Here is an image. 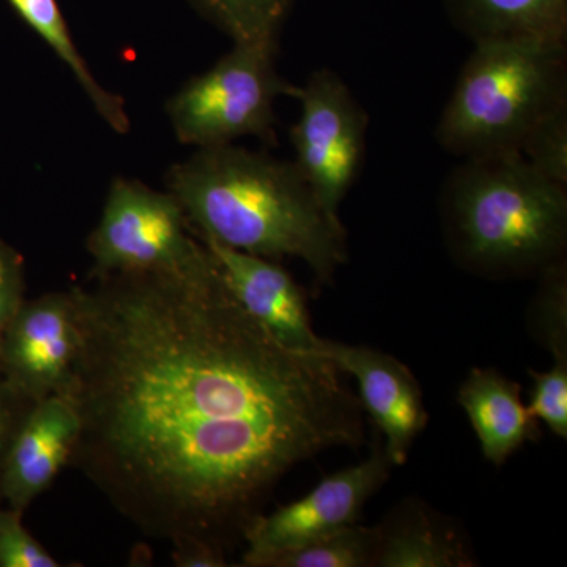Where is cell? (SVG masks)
Masks as SVG:
<instances>
[{
  "label": "cell",
  "mask_w": 567,
  "mask_h": 567,
  "mask_svg": "<svg viewBox=\"0 0 567 567\" xmlns=\"http://www.w3.org/2000/svg\"><path fill=\"white\" fill-rule=\"evenodd\" d=\"M390 457L375 436L371 456L327 476L303 498L260 514L245 532L241 566L267 567L268 561L357 524L368 499L386 483Z\"/></svg>",
  "instance_id": "8"
},
{
  "label": "cell",
  "mask_w": 567,
  "mask_h": 567,
  "mask_svg": "<svg viewBox=\"0 0 567 567\" xmlns=\"http://www.w3.org/2000/svg\"><path fill=\"white\" fill-rule=\"evenodd\" d=\"M377 527L349 525L316 543L278 555L267 567H365L374 566Z\"/></svg>",
  "instance_id": "18"
},
{
  "label": "cell",
  "mask_w": 567,
  "mask_h": 567,
  "mask_svg": "<svg viewBox=\"0 0 567 567\" xmlns=\"http://www.w3.org/2000/svg\"><path fill=\"white\" fill-rule=\"evenodd\" d=\"M24 514L0 505V567H61L22 524Z\"/></svg>",
  "instance_id": "21"
},
{
  "label": "cell",
  "mask_w": 567,
  "mask_h": 567,
  "mask_svg": "<svg viewBox=\"0 0 567 567\" xmlns=\"http://www.w3.org/2000/svg\"><path fill=\"white\" fill-rule=\"evenodd\" d=\"M457 401L484 458L495 466L505 464L525 443L540 439L539 421L522 401L520 385L495 369H473L458 388Z\"/></svg>",
  "instance_id": "13"
},
{
  "label": "cell",
  "mask_w": 567,
  "mask_h": 567,
  "mask_svg": "<svg viewBox=\"0 0 567 567\" xmlns=\"http://www.w3.org/2000/svg\"><path fill=\"white\" fill-rule=\"evenodd\" d=\"M567 104L566 40L477 41L440 115L435 137L461 158L520 152L529 132Z\"/></svg>",
  "instance_id": "4"
},
{
  "label": "cell",
  "mask_w": 567,
  "mask_h": 567,
  "mask_svg": "<svg viewBox=\"0 0 567 567\" xmlns=\"http://www.w3.org/2000/svg\"><path fill=\"white\" fill-rule=\"evenodd\" d=\"M533 380L528 410L539 423L558 439H567V372L550 368L546 372L529 371Z\"/></svg>",
  "instance_id": "22"
},
{
  "label": "cell",
  "mask_w": 567,
  "mask_h": 567,
  "mask_svg": "<svg viewBox=\"0 0 567 567\" xmlns=\"http://www.w3.org/2000/svg\"><path fill=\"white\" fill-rule=\"evenodd\" d=\"M205 21L234 44H260L278 50L284 24L298 0H188Z\"/></svg>",
  "instance_id": "17"
},
{
  "label": "cell",
  "mask_w": 567,
  "mask_h": 567,
  "mask_svg": "<svg viewBox=\"0 0 567 567\" xmlns=\"http://www.w3.org/2000/svg\"><path fill=\"white\" fill-rule=\"evenodd\" d=\"M80 346L73 287L24 300L0 338V382L29 404L66 395Z\"/></svg>",
  "instance_id": "9"
},
{
  "label": "cell",
  "mask_w": 567,
  "mask_h": 567,
  "mask_svg": "<svg viewBox=\"0 0 567 567\" xmlns=\"http://www.w3.org/2000/svg\"><path fill=\"white\" fill-rule=\"evenodd\" d=\"M173 561L177 567H224L229 565L226 551L203 543V540H185V543L175 544Z\"/></svg>",
  "instance_id": "24"
},
{
  "label": "cell",
  "mask_w": 567,
  "mask_h": 567,
  "mask_svg": "<svg viewBox=\"0 0 567 567\" xmlns=\"http://www.w3.org/2000/svg\"><path fill=\"white\" fill-rule=\"evenodd\" d=\"M24 265L20 254L0 238V338L24 297Z\"/></svg>",
  "instance_id": "23"
},
{
  "label": "cell",
  "mask_w": 567,
  "mask_h": 567,
  "mask_svg": "<svg viewBox=\"0 0 567 567\" xmlns=\"http://www.w3.org/2000/svg\"><path fill=\"white\" fill-rule=\"evenodd\" d=\"M73 286L81 346L70 464L142 535L223 551L295 466L364 443L342 372L241 308L218 262Z\"/></svg>",
  "instance_id": "1"
},
{
  "label": "cell",
  "mask_w": 567,
  "mask_h": 567,
  "mask_svg": "<svg viewBox=\"0 0 567 567\" xmlns=\"http://www.w3.org/2000/svg\"><path fill=\"white\" fill-rule=\"evenodd\" d=\"M518 153L547 181L567 186V104L537 123Z\"/></svg>",
  "instance_id": "20"
},
{
  "label": "cell",
  "mask_w": 567,
  "mask_h": 567,
  "mask_svg": "<svg viewBox=\"0 0 567 567\" xmlns=\"http://www.w3.org/2000/svg\"><path fill=\"white\" fill-rule=\"evenodd\" d=\"M276 52L234 44L210 70L186 82L166 103L178 142L205 148L259 137L275 144V104L298 92L276 69Z\"/></svg>",
  "instance_id": "5"
},
{
  "label": "cell",
  "mask_w": 567,
  "mask_h": 567,
  "mask_svg": "<svg viewBox=\"0 0 567 567\" xmlns=\"http://www.w3.org/2000/svg\"><path fill=\"white\" fill-rule=\"evenodd\" d=\"M295 99L300 117L290 128L295 166L324 210L339 218L365 152L368 114L333 70L315 71Z\"/></svg>",
  "instance_id": "7"
},
{
  "label": "cell",
  "mask_w": 567,
  "mask_h": 567,
  "mask_svg": "<svg viewBox=\"0 0 567 567\" xmlns=\"http://www.w3.org/2000/svg\"><path fill=\"white\" fill-rule=\"evenodd\" d=\"M454 25L473 43L509 37L567 40V0H445Z\"/></svg>",
  "instance_id": "15"
},
{
  "label": "cell",
  "mask_w": 567,
  "mask_h": 567,
  "mask_svg": "<svg viewBox=\"0 0 567 567\" xmlns=\"http://www.w3.org/2000/svg\"><path fill=\"white\" fill-rule=\"evenodd\" d=\"M11 7L29 25L50 44L59 59L69 66L92 106L115 133L126 134L132 130L128 112L121 95L104 89L93 76L87 62L71 39L69 25L59 9L58 0H9Z\"/></svg>",
  "instance_id": "16"
},
{
  "label": "cell",
  "mask_w": 567,
  "mask_h": 567,
  "mask_svg": "<svg viewBox=\"0 0 567 567\" xmlns=\"http://www.w3.org/2000/svg\"><path fill=\"white\" fill-rule=\"evenodd\" d=\"M80 431L69 395H50L29 405L0 465V499L24 514L70 464Z\"/></svg>",
  "instance_id": "11"
},
{
  "label": "cell",
  "mask_w": 567,
  "mask_h": 567,
  "mask_svg": "<svg viewBox=\"0 0 567 567\" xmlns=\"http://www.w3.org/2000/svg\"><path fill=\"white\" fill-rule=\"evenodd\" d=\"M85 248L91 278L182 271L208 254L174 194L123 177L112 181Z\"/></svg>",
  "instance_id": "6"
},
{
  "label": "cell",
  "mask_w": 567,
  "mask_h": 567,
  "mask_svg": "<svg viewBox=\"0 0 567 567\" xmlns=\"http://www.w3.org/2000/svg\"><path fill=\"white\" fill-rule=\"evenodd\" d=\"M29 405H31L29 402L22 401L0 382V465L6 456L11 435Z\"/></svg>",
  "instance_id": "25"
},
{
  "label": "cell",
  "mask_w": 567,
  "mask_h": 567,
  "mask_svg": "<svg viewBox=\"0 0 567 567\" xmlns=\"http://www.w3.org/2000/svg\"><path fill=\"white\" fill-rule=\"evenodd\" d=\"M319 354L357 380L361 406L382 434L386 456L391 464L404 465L429 420L423 391L412 371L398 358L372 347L323 339Z\"/></svg>",
  "instance_id": "10"
},
{
  "label": "cell",
  "mask_w": 567,
  "mask_h": 567,
  "mask_svg": "<svg viewBox=\"0 0 567 567\" xmlns=\"http://www.w3.org/2000/svg\"><path fill=\"white\" fill-rule=\"evenodd\" d=\"M200 240L221 268L230 292L254 320L286 349L319 354L323 338L312 328L303 290L279 262L208 238Z\"/></svg>",
  "instance_id": "12"
},
{
  "label": "cell",
  "mask_w": 567,
  "mask_h": 567,
  "mask_svg": "<svg viewBox=\"0 0 567 567\" xmlns=\"http://www.w3.org/2000/svg\"><path fill=\"white\" fill-rule=\"evenodd\" d=\"M166 189L197 237L279 262L303 260L333 282L349 260L341 219L324 210L293 162L227 144L174 164Z\"/></svg>",
  "instance_id": "2"
},
{
  "label": "cell",
  "mask_w": 567,
  "mask_h": 567,
  "mask_svg": "<svg viewBox=\"0 0 567 567\" xmlns=\"http://www.w3.org/2000/svg\"><path fill=\"white\" fill-rule=\"evenodd\" d=\"M475 559L456 524L417 499H405L377 527L374 566L472 567Z\"/></svg>",
  "instance_id": "14"
},
{
  "label": "cell",
  "mask_w": 567,
  "mask_h": 567,
  "mask_svg": "<svg viewBox=\"0 0 567 567\" xmlns=\"http://www.w3.org/2000/svg\"><path fill=\"white\" fill-rule=\"evenodd\" d=\"M540 276L529 308L533 333L554 357L550 368L567 371V268L566 260L550 265Z\"/></svg>",
  "instance_id": "19"
},
{
  "label": "cell",
  "mask_w": 567,
  "mask_h": 567,
  "mask_svg": "<svg viewBox=\"0 0 567 567\" xmlns=\"http://www.w3.org/2000/svg\"><path fill=\"white\" fill-rule=\"evenodd\" d=\"M442 215L451 254L472 274L540 275L565 260L567 186L518 152L464 159L447 178Z\"/></svg>",
  "instance_id": "3"
}]
</instances>
